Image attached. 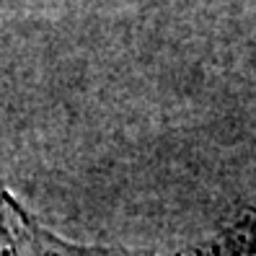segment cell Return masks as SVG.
<instances>
[{
	"label": "cell",
	"instance_id": "cell-1",
	"mask_svg": "<svg viewBox=\"0 0 256 256\" xmlns=\"http://www.w3.org/2000/svg\"><path fill=\"white\" fill-rule=\"evenodd\" d=\"M24 230H26V218L8 200V194L0 189V256H24L21 246L28 238V233Z\"/></svg>",
	"mask_w": 256,
	"mask_h": 256
}]
</instances>
